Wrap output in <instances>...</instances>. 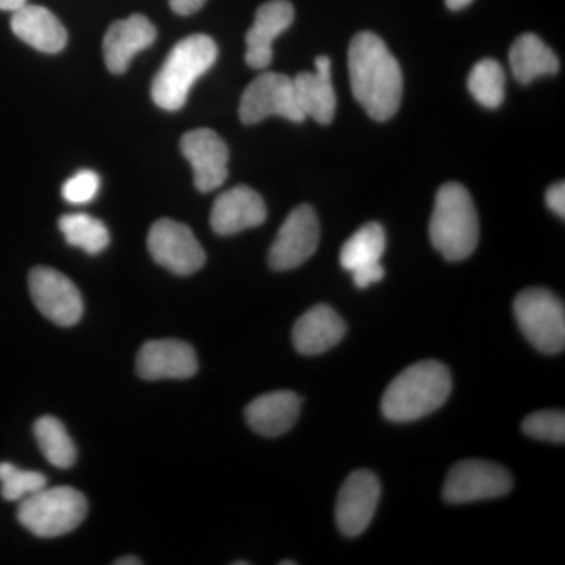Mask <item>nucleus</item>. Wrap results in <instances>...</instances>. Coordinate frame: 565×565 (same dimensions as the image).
<instances>
[{"label": "nucleus", "mask_w": 565, "mask_h": 565, "mask_svg": "<svg viewBox=\"0 0 565 565\" xmlns=\"http://www.w3.org/2000/svg\"><path fill=\"white\" fill-rule=\"evenodd\" d=\"M445 2L449 10H462L470 6L473 0H445Z\"/></svg>", "instance_id": "34"}, {"label": "nucleus", "mask_w": 565, "mask_h": 565, "mask_svg": "<svg viewBox=\"0 0 565 565\" xmlns=\"http://www.w3.org/2000/svg\"><path fill=\"white\" fill-rule=\"evenodd\" d=\"M297 104L305 118L329 125L337 111V95L332 84V62L327 55L316 58L315 73H300L292 79Z\"/></svg>", "instance_id": "18"}, {"label": "nucleus", "mask_w": 565, "mask_h": 565, "mask_svg": "<svg viewBox=\"0 0 565 565\" xmlns=\"http://www.w3.org/2000/svg\"><path fill=\"white\" fill-rule=\"evenodd\" d=\"M302 399L292 392H274L256 397L245 408V419L263 437H280L299 419Z\"/></svg>", "instance_id": "20"}, {"label": "nucleus", "mask_w": 565, "mask_h": 565, "mask_svg": "<svg viewBox=\"0 0 565 565\" xmlns=\"http://www.w3.org/2000/svg\"><path fill=\"white\" fill-rule=\"evenodd\" d=\"M523 433L535 440L564 444L565 415L559 411H541L527 416L523 422Z\"/></svg>", "instance_id": "28"}, {"label": "nucleus", "mask_w": 565, "mask_h": 565, "mask_svg": "<svg viewBox=\"0 0 565 565\" xmlns=\"http://www.w3.org/2000/svg\"><path fill=\"white\" fill-rule=\"evenodd\" d=\"M115 565H140L143 564V561L139 559L136 556H126L120 557V559L115 561Z\"/></svg>", "instance_id": "35"}, {"label": "nucleus", "mask_w": 565, "mask_h": 565, "mask_svg": "<svg viewBox=\"0 0 565 565\" xmlns=\"http://www.w3.org/2000/svg\"><path fill=\"white\" fill-rule=\"evenodd\" d=\"M152 259L177 275H192L206 263V253L195 234L184 223L161 218L148 234Z\"/></svg>", "instance_id": "9"}, {"label": "nucleus", "mask_w": 565, "mask_h": 565, "mask_svg": "<svg viewBox=\"0 0 565 565\" xmlns=\"http://www.w3.org/2000/svg\"><path fill=\"white\" fill-rule=\"evenodd\" d=\"M217 61V46L207 35H191L170 52L152 81L151 96L163 110H180L193 84Z\"/></svg>", "instance_id": "4"}, {"label": "nucleus", "mask_w": 565, "mask_h": 565, "mask_svg": "<svg viewBox=\"0 0 565 565\" xmlns=\"http://www.w3.org/2000/svg\"><path fill=\"white\" fill-rule=\"evenodd\" d=\"M33 435L41 452L54 467L66 470L76 462V445L71 440L68 430L65 429L61 419L54 416H41L33 424Z\"/></svg>", "instance_id": "24"}, {"label": "nucleus", "mask_w": 565, "mask_h": 565, "mask_svg": "<svg viewBox=\"0 0 565 565\" xmlns=\"http://www.w3.org/2000/svg\"><path fill=\"white\" fill-rule=\"evenodd\" d=\"M156 28L143 14H132L114 22L104 36V61L110 73L122 74L131 65L137 52L150 47L156 40Z\"/></svg>", "instance_id": "17"}, {"label": "nucleus", "mask_w": 565, "mask_h": 565, "mask_svg": "<svg viewBox=\"0 0 565 565\" xmlns=\"http://www.w3.org/2000/svg\"><path fill=\"white\" fill-rule=\"evenodd\" d=\"M512 478L505 468L487 460H462L446 478L445 501L451 504L492 500L511 492Z\"/></svg>", "instance_id": "8"}, {"label": "nucleus", "mask_w": 565, "mask_h": 565, "mask_svg": "<svg viewBox=\"0 0 565 565\" xmlns=\"http://www.w3.org/2000/svg\"><path fill=\"white\" fill-rule=\"evenodd\" d=\"M294 21V7L288 0H270L256 11L255 22L248 31L245 62L253 70H264L273 63V44Z\"/></svg>", "instance_id": "16"}, {"label": "nucleus", "mask_w": 565, "mask_h": 565, "mask_svg": "<svg viewBox=\"0 0 565 565\" xmlns=\"http://www.w3.org/2000/svg\"><path fill=\"white\" fill-rule=\"evenodd\" d=\"M352 93L371 118L386 121L399 110L404 77L399 63L381 36L362 32L349 46Z\"/></svg>", "instance_id": "1"}, {"label": "nucleus", "mask_w": 565, "mask_h": 565, "mask_svg": "<svg viewBox=\"0 0 565 565\" xmlns=\"http://www.w3.org/2000/svg\"><path fill=\"white\" fill-rule=\"evenodd\" d=\"M318 215L308 204L296 207L282 223L269 250V264L275 270H291L302 266L318 250Z\"/></svg>", "instance_id": "11"}, {"label": "nucleus", "mask_w": 565, "mask_h": 565, "mask_svg": "<svg viewBox=\"0 0 565 565\" xmlns=\"http://www.w3.org/2000/svg\"><path fill=\"white\" fill-rule=\"evenodd\" d=\"M267 217L266 204L258 192L237 185L221 193L211 212V226L222 236L263 225Z\"/></svg>", "instance_id": "15"}, {"label": "nucleus", "mask_w": 565, "mask_h": 565, "mask_svg": "<svg viewBox=\"0 0 565 565\" xmlns=\"http://www.w3.org/2000/svg\"><path fill=\"white\" fill-rule=\"evenodd\" d=\"M516 322L526 340L544 353H559L565 345L564 303L542 288L526 289L516 296Z\"/></svg>", "instance_id": "6"}, {"label": "nucleus", "mask_w": 565, "mask_h": 565, "mask_svg": "<svg viewBox=\"0 0 565 565\" xmlns=\"http://www.w3.org/2000/svg\"><path fill=\"white\" fill-rule=\"evenodd\" d=\"M545 202L548 204L550 210L559 215L561 218L565 217V184L564 181L556 182L545 193Z\"/></svg>", "instance_id": "31"}, {"label": "nucleus", "mask_w": 565, "mask_h": 565, "mask_svg": "<svg viewBox=\"0 0 565 565\" xmlns=\"http://www.w3.org/2000/svg\"><path fill=\"white\" fill-rule=\"evenodd\" d=\"M102 180L93 170H81L63 184L62 195L71 204L90 203L98 195Z\"/></svg>", "instance_id": "29"}, {"label": "nucleus", "mask_w": 565, "mask_h": 565, "mask_svg": "<svg viewBox=\"0 0 565 565\" xmlns=\"http://www.w3.org/2000/svg\"><path fill=\"white\" fill-rule=\"evenodd\" d=\"M430 243L449 262H460L475 252L479 241L478 212L470 193L448 182L435 196L429 225Z\"/></svg>", "instance_id": "3"}, {"label": "nucleus", "mask_w": 565, "mask_h": 565, "mask_svg": "<svg viewBox=\"0 0 565 565\" xmlns=\"http://www.w3.org/2000/svg\"><path fill=\"white\" fill-rule=\"evenodd\" d=\"M11 31L33 50L57 54L66 46L68 33L54 13L40 6H29L13 11Z\"/></svg>", "instance_id": "21"}, {"label": "nucleus", "mask_w": 565, "mask_h": 565, "mask_svg": "<svg viewBox=\"0 0 565 565\" xmlns=\"http://www.w3.org/2000/svg\"><path fill=\"white\" fill-rule=\"evenodd\" d=\"M58 228L66 243L73 247L82 248L88 255H98L106 250L110 243L107 226L98 218L87 214H66L58 221Z\"/></svg>", "instance_id": "25"}, {"label": "nucleus", "mask_w": 565, "mask_h": 565, "mask_svg": "<svg viewBox=\"0 0 565 565\" xmlns=\"http://www.w3.org/2000/svg\"><path fill=\"white\" fill-rule=\"evenodd\" d=\"M28 0H0V10L3 11H17L24 7Z\"/></svg>", "instance_id": "33"}, {"label": "nucleus", "mask_w": 565, "mask_h": 565, "mask_svg": "<svg viewBox=\"0 0 565 565\" xmlns=\"http://www.w3.org/2000/svg\"><path fill=\"white\" fill-rule=\"evenodd\" d=\"M46 487V478L39 471L21 470L10 462L0 463V492L7 501H22Z\"/></svg>", "instance_id": "27"}, {"label": "nucleus", "mask_w": 565, "mask_h": 565, "mask_svg": "<svg viewBox=\"0 0 565 565\" xmlns=\"http://www.w3.org/2000/svg\"><path fill=\"white\" fill-rule=\"evenodd\" d=\"M381 500V482L373 471H353L343 487L337 501V523L341 533L348 537H356L370 526L371 520Z\"/></svg>", "instance_id": "13"}, {"label": "nucleus", "mask_w": 565, "mask_h": 565, "mask_svg": "<svg viewBox=\"0 0 565 565\" xmlns=\"http://www.w3.org/2000/svg\"><path fill=\"white\" fill-rule=\"evenodd\" d=\"M29 289L33 303L44 318L61 327H71L81 321L84 302L79 289L58 270L35 267L29 277Z\"/></svg>", "instance_id": "10"}, {"label": "nucleus", "mask_w": 565, "mask_h": 565, "mask_svg": "<svg viewBox=\"0 0 565 565\" xmlns=\"http://www.w3.org/2000/svg\"><path fill=\"white\" fill-rule=\"evenodd\" d=\"M468 90L476 102L489 109H497L504 102L505 73L503 66L492 58L476 63L468 77Z\"/></svg>", "instance_id": "26"}, {"label": "nucleus", "mask_w": 565, "mask_h": 565, "mask_svg": "<svg viewBox=\"0 0 565 565\" xmlns=\"http://www.w3.org/2000/svg\"><path fill=\"white\" fill-rule=\"evenodd\" d=\"M18 520L25 530L39 537H58L76 530L84 522L88 503L73 487H44L20 501Z\"/></svg>", "instance_id": "5"}, {"label": "nucleus", "mask_w": 565, "mask_h": 565, "mask_svg": "<svg viewBox=\"0 0 565 565\" xmlns=\"http://www.w3.org/2000/svg\"><path fill=\"white\" fill-rule=\"evenodd\" d=\"M345 334V323L329 305H316L296 322L292 341L302 355L330 351Z\"/></svg>", "instance_id": "19"}, {"label": "nucleus", "mask_w": 565, "mask_h": 565, "mask_svg": "<svg viewBox=\"0 0 565 565\" xmlns=\"http://www.w3.org/2000/svg\"><path fill=\"white\" fill-rule=\"evenodd\" d=\"M351 274L356 288L366 289L385 277V269L382 263H374L370 264V266L360 267V269H355Z\"/></svg>", "instance_id": "30"}, {"label": "nucleus", "mask_w": 565, "mask_h": 565, "mask_svg": "<svg viewBox=\"0 0 565 565\" xmlns=\"http://www.w3.org/2000/svg\"><path fill=\"white\" fill-rule=\"evenodd\" d=\"M181 151L192 166L193 182L200 192L215 191L228 178V147L211 129H195L185 134L181 140Z\"/></svg>", "instance_id": "12"}, {"label": "nucleus", "mask_w": 565, "mask_h": 565, "mask_svg": "<svg viewBox=\"0 0 565 565\" xmlns=\"http://www.w3.org/2000/svg\"><path fill=\"white\" fill-rule=\"evenodd\" d=\"M239 117L245 125H256L269 117L292 122L307 120L297 104L291 77L280 73H263L245 88Z\"/></svg>", "instance_id": "7"}, {"label": "nucleus", "mask_w": 565, "mask_h": 565, "mask_svg": "<svg viewBox=\"0 0 565 565\" xmlns=\"http://www.w3.org/2000/svg\"><path fill=\"white\" fill-rule=\"evenodd\" d=\"M204 3H206V0H170V7H172L174 13L181 14V17L196 13Z\"/></svg>", "instance_id": "32"}, {"label": "nucleus", "mask_w": 565, "mask_h": 565, "mask_svg": "<svg viewBox=\"0 0 565 565\" xmlns=\"http://www.w3.org/2000/svg\"><path fill=\"white\" fill-rule=\"evenodd\" d=\"M386 247L385 230L379 223L371 222L356 230L345 241L340 253L341 266L349 273L370 264L381 263Z\"/></svg>", "instance_id": "23"}, {"label": "nucleus", "mask_w": 565, "mask_h": 565, "mask_svg": "<svg viewBox=\"0 0 565 565\" xmlns=\"http://www.w3.org/2000/svg\"><path fill=\"white\" fill-rule=\"evenodd\" d=\"M451 388V374L444 363L434 360L416 363L397 375L385 390L382 414L390 422H416L440 408Z\"/></svg>", "instance_id": "2"}, {"label": "nucleus", "mask_w": 565, "mask_h": 565, "mask_svg": "<svg viewBox=\"0 0 565 565\" xmlns=\"http://www.w3.org/2000/svg\"><path fill=\"white\" fill-rule=\"evenodd\" d=\"M137 374L145 381L191 379L199 370L192 345L180 340H152L141 345L137 355Z\"/></svg>", "instance_id": "14"}, {"label": "nucleus", "mask_w": 565, "mask_h": 565, "mask_svg": "<svg viewBox=\"0 0 565 565\" xmlns=\"http://www.w3.org/2000/svg\"><path fill=\"white\" fill-rule=\"evenodd\" d=\"M509 62L520 84H530L541 76H553L559 70L555 52L534 33H525L514 41Z\"/></svg>", "instance_id": "22"}]
</instances>
